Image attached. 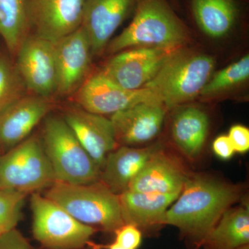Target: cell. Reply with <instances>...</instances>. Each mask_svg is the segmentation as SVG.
Wrapping results in <instances>:
<instances>
[{
  "instance_id": "11",
  "label": "cell",
  "mask_w": 249,
  "mask_h": 249,
  "mask_svg": "<svg viewBox=\"0 0 249 249\" xmlns=\"http://www.w3.org/2000/svg\"><path fill=\"white\" fill-rule=\"evenodd\" d=\"M86 0H29V35L55 42L79 29Z\"/></svg>"
},
{
  "instance_id": "27",
  "label": "cell",
  "mask_w": 249,
  "mask_h": 249,
  "mask_svg": "<svg viewBox=\"0 0 249 249\" xmlns=\"http://www.w3.org/2000/svg\"><path fill=\"white\" fill-rule=\"evenodd\" d=\"M115 242L127 249H137L142 241L140 229L133 224H124L115 231Z\"/></svg>"
},
{
  "instance_id": "15",
  "label": "cell",
  "mask_w": 249,
  "mask_h": 249,
  "mask_svg": "<svg viewBox=\"0 0 249 249\" xmlns=\"http://www.w3.org/2000/svg\"><path fill=\"white\" fill-rule=\"evenodd\" d=\"M62 118L101 171L107 155L119 147L110 119L77 106L67 108Z\"/></svg>"
},
{
  "instance_id": "31",
  "label": "cell",
  "mask_w": 249,
  "mask_h": 249,
  "mask_svg": "<svg viewBox=\"0 0 249 249\" xmlns=\"http://www.w3.org/2000/svg\"><path fill=\"white\" fill-rule=\"evenodd\" d=\"M107 248V249H127L118 244L115 241L113 243H111V245H108Z\"/></svg>"
},
{
  "instance_id": "1",
  "label": "cell",
  "mask_w": 249,
  "mask_h": 249,
  "mask_svg": "<svg viewBox=\"0 0 249 249\" xmlns=\"http://www.w3.org/2000/svg\"><path fill=\"white\" fill-rule=\"evenodd\" d=\"M239 196L235 186L197 175L188 177L179 196L167 210L163 224L178 228L185 235L204 243Z\"/></svg>"
},
{
  "instance_id": "20",
  "label": "cell",
  "mask_w": 249,
  "mask_h": 249,
  "mask_svg": "<svg viewBox=\"0 0 249 249\" xmlns=\"http://www.w3.org/2000/svg\"><path fill=\"white\" fill-rule=\"evenodd\" d=\"M178 196L140 193L130 190L124 191L119 196L124 224H133L139 229L163 225L167 210Z\"/></svg>"
},
{
  "instance_id": "28",
  "label": "cell",
  "mask_w": 249,
  "mask_h": 249,
  "mask_svg": "<svg viewBox=\"0 0 249 249\" xmlns=\"http://www.w3.org/2000/svg\"><path fill=\"white\" fill-rule=\"evenodd\" d=\"M234 150L244 154L249 150V129L242 124H235L231 127L228 134Z\"/></svg>"
},
{
  "instance_id": "14",
  "label": "cell",
  "mask_w": 249,
  "mask_h": 249,
  "mask_svg": "<svg viewBox=\"0 0 249 249\" xmlns=\"http://www.w3.org/2000/svg\"><path fill=\"white\" fill-rule=\"evenodd\" d=\"M168 111L158 101H144L112 114L110 120L119 146L151 142L160 133Z\"/></svg>"
},
{
  "instance_id": "13",
  "label": "cell",
  "mask_w": 249,
  "mask_h": 249,
  "mask_svg": "<svg viewBox=\"0 0 249 249\" xmlns=\"http://www.w3.org/2000/svg\"><path fill=\"white\" fill-rule=\"evenodd\" d=\"M51 99L27 93L0 113V151L4 153L30 137L53 109Z\"/></svg>"
},
{
  "instance_id": "19",
  "label": "cell",
  "mask_w": 249,
  "mask_h": 249,
  "mask_svg": "<svg viewBox=\"0 0 249 249\" xmlns=\"http://www.w3.org/2000/svg\"><path fill=\"white\" fill-rule=\"evenodd\" d=\"M174 109L176 111L170 125L172 140L186 158L196 160L202 151L209 134V116L196 106L183 105Z\"/></svg>"
},
{
  "instance_id": "21",
  "label": "cell",
  "mask_w": 249,
  "mask_h": 249,
  "mask_svg": "<svg viewBox=\"0 0 249 249\" xmlns=\"http://www.w3.org/2000/svg\"><path fill=\"white\" fill-rule=\"evenodd\" d=\"M191 8L199 29L211 38L227 37L238 20L236 0H191Z\"/></svg>"
},
{
  "instance_id": "6",
  "label": "cell",
  "mask_w": 249,
  "mask_h": 249,
  "mask_svg": "<svg viewBox=\"0 0 249 249\" xmlns=\"http://www.w3.org/2000/svg\"><path fill=\"white\" fill-rule=\"evenodd\" d=\"M55 181L41 139L36 135L0 155V188L29 195L49 188Z\"/></svg>"
},
{
  "instance_id": "10",
  "label": "cell",
  "mask_w": 249,
  "mask_h": 249,
  "mask_svg": "<svg viewBox=\"0 0 249 249\" xmlns=\"http://www.w3.org/2000/svg\"><path fill=\"white\" fill-rule=\"evenodd\" d=\"M72 96L78 107L103 116L112 115L144 101L160 102L151 90L146 88L138 90L124 89L100 71L90 74Z\"/></svg>"
},
{
  "instance_id": "4",
  "label": "cell",
  "mask_w": 249,
  "mask_h": 249,
  "mask_svg": "<svg viewBox=\"0 0 249 249\" xmlns=\"http://www.w3.org/2000/svg\"><path fill=\"white\" fill-rule=\"evenodd\" d=\"M47 189L45 196L83 224L109 232L124 224L119 196L100 180L89 184L55 181Z\"/></svg>"
},
{
  "instance_id": "16",
  "label": "cell",
  "mask_w": 249,
  "mask_h": 249,
  "mask_svg": "<svg viewBox=\"0 0 249 249\" xmlns=\"http://www.w3.org/2000/svg\"><path fill=\"white\" fill-rule=\"evenodd\" d=\"M138 0H86L81 27L93 56L101 55L114 33L135 10Z\"/></svg>"
},
{
  "instance_id": "25",
  "label": "cell",
  "mask_w": 249,
  "mask_h": 249,
  "mask_svg": "<svg viewBox=\"0 0 249 249\" xmlns=\"http://www.w3.org/2000/svg\"><path fill=\"white\" fill-rule=\"evenodd\" d=\"M27 93L14 58L0 52V113Z\"/></svg>"
},
{
  "instance_id": "32",
  "label": "cell",
  "mask_w": 249,
  "mask_h": 249,
  "mask_svg": "<svg viewBox=\"0 0 249 249\" xmlns=\"http://www.w3.org/2000/svg\"><path fill=\"white\" fill-rule=\"evenodd\" d=\"M235 249H249V245L241 246V247H237V248H236Z\"/></svg>"
},
{
  "instance_id": "30",
  "label": "cell",
  "mask_w": 249,
  "mask_h": 249,
  "mask_svg": "<svg viewBox=\"0 0 249 249\" xmlns=\"http://www.w3.org/2000/svg\"><path fill=\"white\" fill-rule=\"evenodd\" d=\"M213 150L222 160H230L235 152L228 135H220L214 139Z\"/></svg>"
},
{
  "instance_id": "22",
  "label": "cell",
  "mask_w": 249,
  "mask_h": 249,
  "mask_svg": "<svg viewBox=\"0 0 249 249\" xmlns=\"http://www.w3.org/2000/svg\"><path fill=\"white\" fill-rule=\"evenodd\" d=\"M249 242V211L245 206L227 209L204 243L211 249H235Z\"/></svg>"
},
{
  "instance_id": "24",
  "label": "cell",
  "mask_w": 249,
  "mask_h": 249,
  "mask_svg": "<svg viewBox=\"0 0 249 249\" xmlns=\"http://www.w3.org/2000/svg\"><path fill=\"white\" fill-rule=\"evenodd\" d=\"M249 78V55L232 62L212 76L207 82L199 97L202 99H213L239 88Z\"/></svg>"
},
{
  "instance_id": "33",
  "label": "cell",
  "mask_w": 249,
  "mask_h": 249,
  "mask_svg": "<svg viewBox=\"0 0 249 249\" xmlns=\"http://www.w3.org/2000/svg\"><path fill=\"white\" fill-rule=\"evenodd\" d=\"M4 232H6V231H4V229H1V228H0V235H1V234Z\"/></svg>"
},
{
  "instance_id": "12",
  "label": "cell",
  "mask_w": 249,
  "mask_h": 249,
  "mask_svg": "<svg viewBox=\"0 0 249 249\" xmlns=\"http://www.w3.org/2000/svg\"><path fill=\"white\" fill-rule=\"evenodd\" d=\"M56 95L72 96L90 76L93 54L88 36L80 27L54 42Z\"/></svg>"
},
{
  "instance_id": "18",
  "label": "cell",
  "mask_w": 249,
  "mask_h": 249,
  "mask_svg": "<svg viewBox=\"0 0 249 249\" xmlns=\"http://www.w3.org/2000/svg\"><path fill=\"white\" fill-rule=\"evenodd\" d=\"M161 148L160 143L142 148L125 145L118 147L107 155L101 169L100 181L119 196L128 190L132 179Z\"/></svg>"
},
{
  "instance_id": "9",
  "label": "cell",
  "mask_w": 249,
  "mask_h": 249,
  "mask_svg": "<svg viewBox=\"0 0 249 249\" xmlns=\"http://www.w3.org/2000/svg\"><path fill=\"white\" fill-rule=\"evenodd\" d=\"M174 51L154 47L126 49L111 55L99 71L121 88L141 89L153 79Z\"/></svg>"
},
{
  "instance_id": "7",
  "label": "cell",
  "mask_w": 249,
  "mask_h": 249,
  "mask_svg": "<svg viewBox=\"0 0 249 249\" xmlns=\"http://www.w3.org/2000/svg\"><path fill=\"white\" fill-rule=\"evenodd\" d=\"M34 238L48 249H80L89 243L94 227L80 222L45 196H31Z\"/></svg>"
},
{
  "instance_id": "26",
  "label": "cell",
  "mask_w": 249,
  "mask_h": 249,
  "mask_svg": "<svg viewBox=\"0 0 249 249\" xmlns=\"http://www.w3.org/2000/svg\"><path fill=\"white\" fill-rule=\"evenodd\" d=\"M28 195L0 188V228L6 231L16 229L21 219V211Z\"/></svg>"
},
{
  "instance_id": "23",
  "label": "cell",
  "mask_w": 249,
  "mask_h": 249,
  "mask_svg": "<svg viewBox=\"0 0 249 249\" xmlns=\"http://www.w3.org/2000/svg\"><path fill=\"white\" fill-rule=\"evenodd\" d=\"M29 0H0V37L8 53L14 58L29 36Z\"/></svg>"
},
{
  "instance_id": "2",
  "label": "cell",
  "mask_w": 249,
  "mask_h": 249,
  "mask_svg": "<svg viewBox=\"0 0 249 249\" xmlns=\"http://www.w3.org/2000/svg\"><path fill=\"white\" fill-rule=\"evenodd\" d=\"M191 34L166 0H138L133 19L106 47L113 55L134 47L175 50L186 47Z\"/></svg>"
},
{
  "instance_id": "29",
  "label": "cell",
  "mask_w": 249,
  "mask_h": 249,
  "mask_svg": "<svg viewBox=\"0 0 249 249\" xmlns=\"http://www.w3.org/2000/svg\"><path fill=\"white\" fill-rule=\"evenodd\" d=\"M0 249H31V247L21 232L14 229L0 235Z\"/></svg>"
},
{
  "instance_id": "3",
  "label": "cell",
  "mask_w": 249,
  "mask_h": 249,
  "mask_svg": "<svg viewBox=\"0 0 249 249\" xmlns=\"http://www.w3.org/2000/svg\"><path fill=\"white\" fill-rule=\"evenodd\" d=\"M215 60L201 51L186 47L174 51L153 79L151 90L168 111L199 97L213 73Z\"/></svg>"
},
{
  "instance_id": "8",
  "label": "cell",
  "mask_w": 249,
  "mask_h": 249,
  "mask_svg": "<svg viewBox=\"0 0 249 249\" xmlns=\"http://www.w3.org/2000/svg\"><path fill=\"white\" fill-rule=\"evenodd\" d=\"M14 59L28 93L47 98L56 95L54 42L29 34Z\"/></svg>"
},
{
  "instance_id": "17",
  "label": "cell",
  "mask_w": 249,
  "mask_h": 249,
  "mask_svg": "<svg viewBox=\"0 0 249 249\" xmlns=\"http://www.w3.org/2000/svg\"><path fill=\"white\" fill-rule=\"evenodd\" d=\"M188 176L181 164L163 152L152 156L131 181L128 190L145 193L179 195Z\"/></svg>"
},
{
  "instance_id": "5",
  "label": "cell",
  "mask_w": 249,
  "mask_h": 249,
  "mask_svg": "<svg viewBox=\"0 0 249 249\" xmlns=\"http://www.w3.org/2000/svg\"><path fill=\"white\" fill-rule=\"evenodd\" d=\"M41 142L56 181L89 184L99 181L101 169L63 118L50 116L46 119Z\"/></svg>"
}]
</instances>
